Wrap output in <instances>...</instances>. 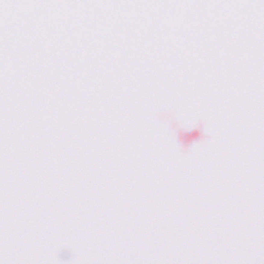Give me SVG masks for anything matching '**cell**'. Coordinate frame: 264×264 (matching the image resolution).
<instances>
[{"label":"cell","mask_w":264,"mask_h":264,"mask_svg":"<svg viewBox=\"0 0 264 264\" xmlns=\"http://www.w3.org/2000/svg\"><path fill=\"white\" fill-rule=\"evenodd\" d=\"M204 126L203 122L200 121L195 128L189 131L180 127L178 121L174 118H172L170 120V129L172 134L177 138L183 154H187L194 143H204L211 138L210 136L204 134Z\"/></svg>","instance_id":"cell-1"},{"label":"cell","mask_w":264,"mask_h":264,"mask_svg":"<svg viewBox=\"0 0 264 264\" xmlns=\"http://www.w3.org/2000/svg\"><path fill=\"white\" fill-rule=\"evenodd\" d=\"M59 256L61 260L67 262L72 258L71 252L69 251L68 250H64L59 254Z\"/></svg>","instance_id":"cell-2"}]
</instances>
